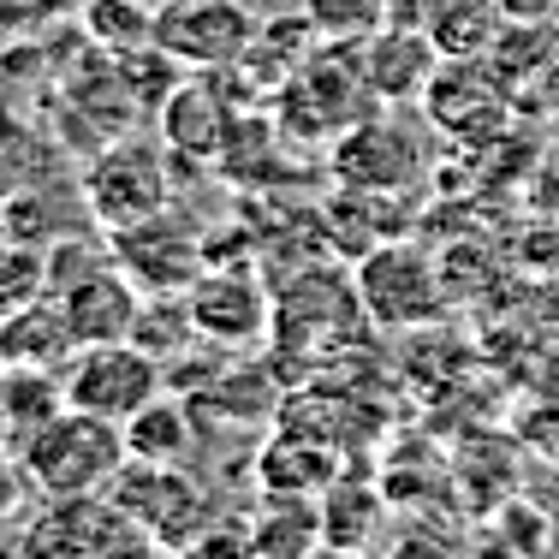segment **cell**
Instances as JSON below:
<instances>
[{
  "instance_id": "1",
  "label": "cell",
  "mask_w": 559,
  "mask_h": 559,
  "mask_svg": "<svg viewBox=\"0 0 559 559\" xmlns=\"http://www.w3.org/2000/svg\"><path fill=\"white\" fill-rule=\"evenodd\" d=\"M131 447H126V423L96 417V411L66 405L31 447L19 452L24 476L43 488L48 500H90L108 495L114 476L126 471Z\"/></svg>"
},
{
  "instance_id": "2",
  "label": "cell",
  "mask_w": 559,
  "mask_h": 559,
  "mask_svg": "<svg viewBox=\"0 0 559 559\" xmlns=\"http://www.w3.org/2000/svg\"><path fill=\"white\" fill-rule=\"evenodd\" d=\"M66 381V405L96 411V417H138L155 393H167V369L155 352H143L138 340H102V345H78L60 369Z\"/></svg>"
},
{
  "instance_id": "3",
  "label": "cell",
  "mask_w": 559,
  "mask_h": 559,
  "mask_svg": "<svg viewBox=\"0 0 559 559\" xmlns=\"http://www.w3.org/2000/svg\"><path fill=\"white\" fill-rule=\"evenodd\" d=\"M108 500L131 524H143L155 536V548L173 554L185 542H197L215 518H209V495L185 464H150V459H126V471L114 476Z\"/></svg>"
},
{
  "instance_id": "4",
  "label": "cell",
  "mask_w": 559,
  "mask_h": 559,
  "mask_svg": "<svg viewBox=\"0 0 559 559\" xmlns=\"http://www.w3.org/2000/svg\"><path fill=\"white\" fill-rule=\"evenodd\" d=\"M357 298L376 328H423L447 310V286L429 250H417L411 238H388L369 257H357Z\"/></svg>"
},
{
  "instance_id": "5",
  "label": "cell",
  "mask_w": 559,
  "mask_h": 559,
  "mask_svg": "<svg viewBox=\"0 0 559 559\" xmlns=\"http://www.w3.org/2000/svg\"><path fill=\"white\" fill-rule=\"evenodd\" d=\"M155 43L179 66H191V72H221V66H238L250 55L257 19L238 0H167Z\"/></svg>"
},
{
  "instance_id": "6",
  "label": "cell",
  "mask_w": 559,
  "mask_h": 559,
  "mask_svg": "<svg viewBox=\"0 0 559 559\" xmlns=\"http://www.w3.org/2000/svg\"><path fill=\"white\" fill-rule=\"evenodd\" d=\"M114 262L138 280L143 298H173V292H191L197 274L209 269L203 257V238L191 233L179 215H150V221H131L114 233Z\"/></svg>"
},
{
  "instance_id": "7",
  "label": "cell",
  "mask_w": 559,
  "mask_h": 559,
  "mask_svg": "<svg viewBox=\"0 0 559 559\" xmlns=\"http://www.w3.org/2000/svg\"><path fill=\"white\" fill-rule=\"evenodd\" d=\"M84 209L108 226V233L162 215L167 209L162 155H155L150 143H114V150H102L84 173Z\"/></svg>"
},
{
  "instance_id": "8",
  "label": "cell",
  "mask_w": 559,
  "mask_h": 559,
  "mask_svg": "<svg viewBox=\"0 0 559 559\" xmlns=\"http://www.w3.org/2000/svg\"><path fill=\"white\" fill-rule=\"evenodd\" d=\"M185 304H191L197 340H215V345H250L269 328V292L245 269H215L209 262L197 274V286L185 292Z\"/></svg>"
},
{
  "instance_id": "9",
  "label": "cell",
  "mask_w": 559,
  "mask_h": 559,
  "mask_svg": "<svg viewBox=\"0 0 559 559\" xmlns=\"http://www.w3.org/2000/svg\"><path fill=\"white\" fill-rule=\"evenodd\" d=\"M441 66H447V55L435 48V36L423 31V24L393 19L364 43V72H369V90H376L381 108H405V102L429 96Z\"/></svg>"
},
{
  "instance_id": "10",
  "label": "cell",
  "mask_w": 559,
  "mask_h": 559,
  "mask_svg": "<svg viewBox=\"0 0 559 559\" xmlns=\"http://www.w3.org/2000/svg\"><path fill=\"white\" fill-rule=\"evenodd\" d=\"M66 322H72V340L78 345H102V340H131V328H138L143 316V292L138 280H131L119 262H96L84 280H72L66 292H55Z\"/></svg>"
},
{
  "instance_id": "11",
  "label": "cell",
  "mask_w": 559,
  "mask_h": 559,
  "mask_svg": "<svg viewBox=\"0 0 559 559\" xmlns=\"http://www.w3.org/2000/svg\"><path fill=\"white\" fill-rule=\"evenodd\" d=\"M334 167L340 185H357V191H399L423 173V150L399 119H364L334 143Z\"/></svg>"
},
{
  "instance_id": "12",
  "label": "cell",
  "mask_w": 559,
  "mask_h": 559,
  "mask_svg": "<svg viewBox=\"0 0 559 559\" xmlns=\"http://www.w3.org/2000/svg\"><path fill=\"white\" fill-rule=\"evenodd\" d=\"M429 119L441 131H471V138H495L500 119H506V84L488 72V55H471V60H447L429 84Z\"/></svg>"
},
{
  "instance_id": "13",
  "label": "cell",
  "mask_w": 559,
  "mask_h": 559,
  "mask_svg": "<svg viewBox=\"0 0 559 559\" xmlns=\"http://www.w3.org/2000/svg\"><path fill=\"white\" fill-rule=\"evenodd\" d=\"M221 72L209 78H191V84H179L173 96L162 102V138L173 155H185V162H221L226 138H233V108H226V84H215Z\"/></svg>"
},
{
  "instance_id": "14",
  "label": "cell",
  "mask_w": 559,
  "mask_h": 559,
  "mask_svg": "<svg viewBox=\"0 0 559 559\" xmlns=\"http://www.w3.org/2000/svg\"><path fill=\"white\" fill-rule=\"evenodd\" d=\"M60 411H66L60 369H36V364L0 369V447L7 452H24Z\"/></svg>"
},
{
  "instance_id": "15",
  "label": "cell",
  "mask_w": 559,
  "mask_h": 559,
  "mask_svg": "<svg viewBox=\"0 0 559 559\" xmlns=\"http://www.w3.org/2000/svg\"><path fill=\"white\" fill-rule=\"evenodd\" d=\"M78 352L72 322H66L60 298L43 292L24 310H12L0 322V364H36V369H66V357Z\"/></svg>"
},
{
  "instance_id": "16",
  "label": "cell",
  "mask_w": 559,
  "mask_h": 559,
  "mask_svg": "<svg viewBox=\"0 0 559 559\" xmlns=\"http://www.w3.org/2000/svg\"><path fill=\"white\" fill-rule=\"evenodd\" d=\"M250 536H257L262 559H310L328 548L322 524V495H262L250 512Z\"/></svg>"
},
{
  "instance_id": "17",
  "label": "cell",
  "mask_w": 559,
  "mask_h": 559,
  "mask_svg": "<svg viewBox=\"0 0 559 559\" xmlns=\"http://www.w3.org/2000/svg\"><path fill=\"white\" fill-rule=\"evenodd\" d=\"M126 447H131V459L185 464L197 452V405L191 399H173V393H155L138 417H126Z\"/></svg>"
},
{
  "instance_id": "18",
  "label": "cell",
  "mask_w": 559,
  "mask_h": 559,
  "mask_svg": "<svg viewBox=\"0 0 559 559\" xmlns=\"http://www.w3.org/2000/svg\"><path fill=\"white\" fill-rule=\"evenodd\" d=\"M257 476L269 495H328V483L340 476L334 447L310 441V435H280V441L257 459Z\"/></svg>"
},
{
  "instance_id": "19",
  "label": "cell",
  "mask_w": 559,
  "mask_h": 559,
  "mask_svg": "<svg viewBox=\"0 0 559 559\" xmlns=\"http://www.w3.org/2000/svg\"><path fill=\"white\" fill-rule=\"evenodd\" d=\"M500 19H506L500 0H435L423 31L435 36V48L447 60H471L500 43Z\"/></svg>"
},
{
  "instance_id": "20",
  "label": "cell",
  "mask_w": 559,
  "mask_h": 559,
  "mask_svg": "<svg viewBox=\"0 0 559 559\" xmlns=\"http://www.w3.org/2000/svg\"><path fill=\"white\" fill-rule=\"evenodd\" d=\"M155 24H162V7H150V0H90L84 7V36L96 48H108V55L150 48Z\"/></svg>"
},
{
  "instance_id": "21",
  "label": "cell",
  "mask_w": 559,
  "mask_h": 559,
  "mask_svg": "<svg viewBox=\"0 0 559 559\" xmlns=\"http://www.w3.org/2000/svg\"><path fill=\"white\" fill-rule=\"evenodd\" d=\"M322 43H369L381 24H393V0H304Z\"/></svg>"
},
{
  "instance_id": "22",
  "label": "cell",
  "mask_w": 559,
  "mask_h": 559,
  "mask_svg": "<svg viewBox=\"0 0 559 559\" xmlns=\"http://www.w3.org/2000/svg\"><path fill=\"white\" fill-rule=\"evenodd\" d=\"M43 292H48V250L7 238V245H0V316L24 310V304L43 298Z\"/></svg>"
},
{
  "instance_id": "23",
  "label": "cell",
  "mask_w": 559,
  "mask_h": 559,
  "mask_svg": "<svg viewBox=\"0 0 559 559\" xmlns=\"http://www.w3.org/2000/svg\"><path fill=\"white\" fill-rule=\"evenodd\" d=\"M167 559H262V548L250 536V524H209L203 536L173 548Z\"/></svg>"
},
{
  "instance_id": "24",
  "label": "cell",
  "mask_w": 559,
  "mask_h": 559,
  "mask_svg": "<svg viewBox=\"0 0 559 559\" xmlns=\"http://www.w3.org/2000/svg\"><path fill=\"white\" fill-rule=\"evenodd\" d=\"M66 7H72V0H0V31L31 36V31H43L48 19H60Z\"/></svg>"
},
{
  "instance_id": "25",
  "label": "cell",
  "mask_w": 559,
  "mask_h": 559,
  "mask_svg": "<svg viewBox=\"0 0 559 559\" xmlns=\"http://www.w3.org/2000/svg\"><path fill=\"white\" fill-rule=\"evenodd\" d=\"M238 7H245L250 19L262 24V19H280V12H292V0H238Z\"/></svg>"
},
{
  "instance_id": "26",
  "label": "cell",
  "mask_w": 559,
  "mask_h": 559,
  "mask_svg": "<svg viewBox=\"0 0 559 559\" xmlns=\"http://www.w3.org/2000/svg\"><path fill=\"white\" fill-rule=\"evenodd\" d=\"M0 245H7V197H0Z\"/></svg>"
},
{
  "instance_id": "27",
  "label": "cell",
  "mask_w": 559,
  "mask_h": 559,
  "mask_svg": "<svg viewBox=\"0 0 559 559\" xmlns=\"http://www.w3.org/2000/svg\"><path fill=\"white\" fill-rule=\"evenodd\" d=\"M310 559H340V554H328V548H322V554H310Z\"/></svg>"
},
{
  "instance_id": "28",
  "label": "cell",
  "mask_w": 559,
  "mask_h": 559,
  "mask_svg": "<svg viewBox=\"0 0 559 559\" xmlns=\"http://www.w3.org/2000/svg\"><path fill=\"white\" fill-rule=\"evenodd\" d=\"M150 7H167V0H150Z\"/></svg>"
},
{
  "instance_id": "29",
  "label": "cell",
  "mask_w": 559,
  "mask_h": 559,
  "mask_svg": "<svg viewBox=\"0 0 559 559\" xmlns=\"http://www.w3.org/2000/svg\"><path fill=\"white\" fill-rule=\"evenodd\" d=\"M0 452H7V447H0Z\"/></svg>"
}]
</instances>
